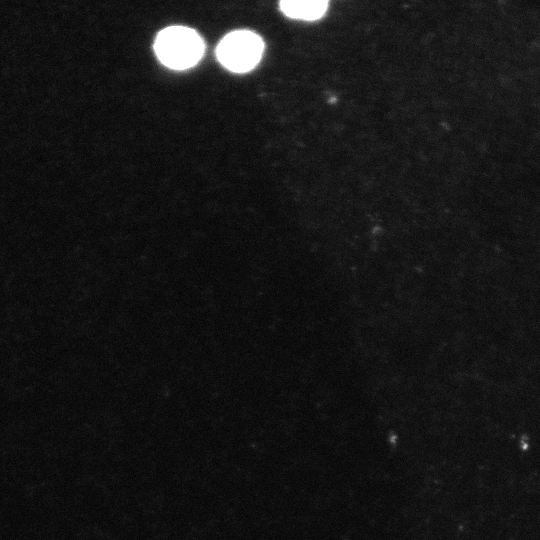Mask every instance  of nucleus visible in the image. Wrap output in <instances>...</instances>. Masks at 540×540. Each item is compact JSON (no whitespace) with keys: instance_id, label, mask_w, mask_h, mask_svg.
Segmentation results:
<instances>
[{"instance_id":"f257e3e1","label":"nucleus","mask_w":540,"mask_h":540,"mask_svg":"<svg viewBox=\"0 0 540 540\" xmlns=\"http://www.w3.org/2000/svg\"><path fill=\"white\" fill-rule=\"evenodd\" d=\"M154 50L165 66L184 70L197 64L202 58L204 43L191 28L171 26L158 33Z\"/></svg>"},{"instance_id":"f03ea898","label":"nucleus","mask_w":540,"mask_h":540,"mask_svg":"<svg viewBox=\"0 0 540 540\" xmlns=\"http://www.w3.org/2000/svg\"><path fill=\"white\" fill-rule=\"evenodd\" d=\"M264 50L262 39L247 30L227 34L218 44L216 56L228 70L243 73L253 69L261 59Z\"/></svg>"},{"instance_id":"7ed1b4c3","label":"nucleus","mask_w":540,"mask_h":540,"mask_svg":"<svg viewBox=\"0 0 540 540\" xmlns=\"http://www.w3.org/2000/svg\"><path fill=\"white\" fill-rule=\"evenodd\" d=\"M281 11L290 18L301 20H317L328 8L324 0H284L279 3Z\"/></svg>"}]
</instances>
